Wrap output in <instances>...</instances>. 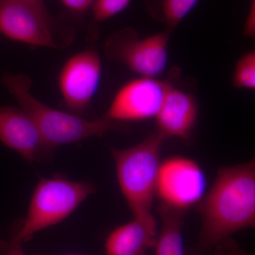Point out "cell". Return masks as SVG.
<instances>
[{
    "label": "cell",
    "mask_w": 255,
    "mask_h": 255,
    "mask_svg": "<svg viewBox=\"0 0 255 255\" xmlns=\"http://www.w3.org/2000/svg\"><path fill=\"white\" fill-rule=\"evenodd\" d=\"M198 116L199 107L195 97L172 84L155 117L157 132L164 140L168 137L189 139Z\"/></svg>",
    "instance_id": "8fae6325"
},
{
    "label": "cell",
    "mask_w": 255,
    "mask_h": 255,
    "mask_svg": "<svg viewBox=\"0 0 255 255\" xmlns=\"http://www.w3.org/2000/svg\"><path fill=\"white\" fill-rule=\"evenodd\" d=\"M16 1L26 3V4L31 5V6H33L36 9L39 10L42 12L49 14L43 0H16Z\"/></svg>",
    "instance_id": "44dd1931"
},
{
    "label": "cell",
    "mask_w": 255,
    "mask_h": 255,
    "mask_svg": "<svg viewBox=\"0 0 255 255\" xmlns=\"http://www.w3.org/2000/svg\"><path fill=\"white\" fill-rule=\"evenodd\" d=\"M172 80L141 77L127 82L116 94L105 115L119 123L155 119Z\"/></svg>",
    "instance_id": "ba28073f"
},
{
    "label": "cell",
    "mask_w": 255,
    "mask_h": 255,
    "mask_svg": "<svg viewBox=\"0 0 255 255\" xmlns=\"http://www.w3.org/2000/svg\"><path fill=\"white\" fill-rule=\"evenodd\" d=\"M172 31L168 28L142 38L132 28H124L116 32L106 42V55L141 77L156 78L167 66Z\"/></svg>",
    "instance_id": "5b68a950"
},
{
    "label": "cell",
    "mask_w": 255,
    "mask_h": 255,
    "mask_svg": "<svg viewBox=\"0 0 255 255\" xmlns=\"http://www.w3.org/2000/svg\"><path fill=\"white\" fill-rule=\"evenodd\" d=\"M157 212L161 228L154 247L155 255H188L184 248L183 234L185 211L159 202Z\"/></svg>",
    "instance_id": "4fadbf2b"
},
{
    "label": "cell",
    "mask_w": 255,
    "mask_h": 255,
    "mask_svg": "<svg viewBox=\"0 0 255 255\" xmlns=\"http://www.w3.org/2000/svg\"><path fill=\"white\" fill-rule=\"evenodd\" d=\"M67 255H82V254H70Z\"/></svg>",
    "instance_id": "7402d4cb"
},
{
    "label": "cell",
    "mask_w": 255,
    "mask_h": 255,
    "mask_svg": "<svg viewBox=\"0 0 255 255\" xmlns=\"http://www.w3.org/2000/svg\"><path fill=\"white\" fill-rule=\"evenodd\" d=\"M96 192L93 184L63 176L42 178L32 195L22 226L12 239L26 243L35 235L67 219Z\"/></svg>",
    "instance_id": "277c9868"
},
{
    "label": "cell",
    "mask_w": 255,
    "mask_h": 255,
    "mask_svg": "<svg viewBox=\"0 0 255 255\" xmlns=\"http://www.w3.org/2000/svg\"><path fill=\"white\" fill-rule=\"evenodd\" d=\"M255 0L252 3L251 11L249 15L247 18L246 26H245V34L251 37L252 38H255Z\"/></svg>",
    "instance_id": "d6986e66"
},
{
    "label": "cell",
    "mask_w": 255,
    "mask_h": 255,
    "mask_svg": "<svg viewBox=\"0 0 255 255\" xmlns=\"http://www.w3.org/2000/svg\"><path fill=\"white\" fill-rule=\"evenodd\" d=\"M22 243L11 240L6 255H26L23 251Z\"/></svg>",
    "instance_id": "ffe728a7"
},
{
    "label": "cell",
    "mask_w": 255,
    "mask_h": 255,
    "mask_svg": "<svg viewBox=\"0 0 255 255\" xmlns=\"http://www.w3.org/2000/svg\"><path fill=\"white\" fill-rule=\"evenodd\" d=\"M201 231L194 255H204L233 234L255 226V160L223 167L198 204Z\"/></svg>",
    "instance_id": "6da1fadb"
},
{
    "label": "cell",
    "mask_w": 255,
    "mask_h": 255,
    "mask_svg": "<svg viewBox=\"0 0 255 255\" xmlns=\"http://www.w3.org/2000/svg\"><path fill=\"white\" fill-rule=\"evenodd\" d=\"M206 187L205 174L195 161L172 157L161 162L156 193L160 203L186 212L200 203Z\"/></svg>",
    "instance_id": "8992f818"
},
{
    "label": "cell",
    "mask_w": 255,
    "mask_h": 255,
    "mask_svg": "<svg viewBox=\"0 0 255 255\" xmlns=\"http://www.w3.org/2000/svg\"><path fill=\"white\" fill-rule=\"evenodd\" d=\"M0 142L29 162L51 158L50 150L38 128L20 107H0Z\"/></svg>",
    "instance_id": "30bf717a"
},
{
    "label": "cell",
    "mask_w": 255,
    "mask_h": 255,
    "mask_svg": "<svg viewBox=\"0 0 255 255\" xmlns=\"http://www.w3.org/2000/svg\"><path fill=\"white\" fill-rule=\"evenodd\" d=\"M213 251L214 255H254L241 248L233 237L221 241L215 246Z\"/></svg>",
    "instance_id": "e0dca14e"
},
{
    "label": "cell",
    "mask_w": 255,
    "mask_h": 255,
    "mask_svg": "<svg viewBox=\"0 0 255 255\" xmlns=\"http://www.w3.org/2000/svg\"><path fill=\"white\" fill-rule=\"evenodd\" d=\"M164 140L156 131L132 147L111 148L119 187L133 216L152 214Z\"/></svg>",
    "instance_id": "3957f363"
},
{
    "label": "cell",
    "mask_w": 255,
    "mask_h": 255,
    "mask_svg": "<svg viewBox=\"0 0 255 255\" xmlns=\"http://www.w3.org/2000/svg\"><path fill=\"white\" fill-rule=\"evenodd\" d=\"M95 0H60L64 6L75 15L85 14L92 8Z\"/></svg>",
    "instance_id": "ac0fdd59"
},
{
    "label": "cell",
    "mask_w": 255,
    "mask_h": 255,
    "mask_svg": "<svg viewBox=\"0 0 255 255\" xmlns=\"http://www.w3.org/2000/svg\"><path fill=\"white\" fill-rule=\"evenodd\" d=\"M0 246H1V244H0Z\"/></svg>",
    "instance_id": "603a6c76"
},
{
    "label": "cell",
    "mask_w": 255,
    "mask_h": 255,
    "mask_svg": "<svg viewBox=\"0 0 255 255\" xmlns=\"http://www.w3.org/2000/svg\"><path fill=\"white\" fill-rule=\"evenodd\" d=\"M131 0H95L92 14L96 23H102L124 11Z\"/></svg>",
    "instance_id": "2e32d148"
},
{
    "label": "cell",
    "mask_w": 255,
    "mask_h": 255,
    "mask_svg": "<svg viewBox=\"0 0 255 255\" xmlns=\"http://www.w3.org/2000/svg\"><path fill=\"white\" fill-rule=\"evenodd\" d=\"M53 26L50 13L16 0H0V33L13 41L60 49L66 44L58 39Z\"/></svg>",
    "instance_id": "52a82bcc"
},
{
    "label": "cell",
    "mask_w": 255,
    "mask_h": 255,
    "mask_svg": "<svg viewBox=\"0 0 255 255\" xmlns=\"http://www.w3.org/2000/svg\"><path fill=\"white\" fill-rule=\"evenodd\" d=\"M199 0H159L157 16L173 29L195 7Z\"/></svg>",
    "instance_id": "5bb4252c"
},
{
    "label": "cell",
    "mask_w": 255,
    "mask_h": 255,
    "mask_svg": "<svg viewBox=\"0 0 255 255\" xmlns=\"http://www.w3.org/2000/svg\"><path fill=\"white\" fill-rule=\"evenodd\" d=\"M157 223L153 214L134 216L115 228L106 239L105 255H147L155 246Z\"/></svg>",
    "instance_id": "7c38bea8"
},
{
    "label": "cell",
    "mask_w": 255,
    "mask_h": 255,
    "mask_svg": "<svg viewBox=\"0 0 255 255\" xmlns=\"http://www.w3.org/2000/svg\"><path fill=\"white\" fill-rule=\"evenodd\" d=\"M102 61L89 48L72 55L58 76V87L65 105L73 114L86 109L100 86Z\"/></svg>",
    "instance_id": "9c48e42d"
},
{
    "label": "cell",
    "mask_w": 255,
    "mask_h": 255,
    "mask_svg": "<svg viewBox=\"0 0 255 255\" xmlns=\"http://www.w3.org/2000/svg\"><path fill=\"white\" fill-rule=\"evenodd\" d=\"M233 85L236 88L255 89V52L251 50L241 57L235 68Z\"/></svg>",
    "instance_id": "9a60e30c"
},
{
    "label": "cell",
    "mask_w": 255,
    "mask_h": 255,
    "mask_svg": "<svg viewBox=\"0 0 255 255\" xmlns=\"http://www.w3.org/2000/svg\"><path fill=\"white\" fill-rule=\"evenodd\" d=\"M1 82L20 108L29 116L50 150L121 129V123L105 115L90 120L45 105L31 93V80L25 74L5 73Z\"/></svg>",
    "instance_id": "7a4b0ae2"
}]
</instances>
